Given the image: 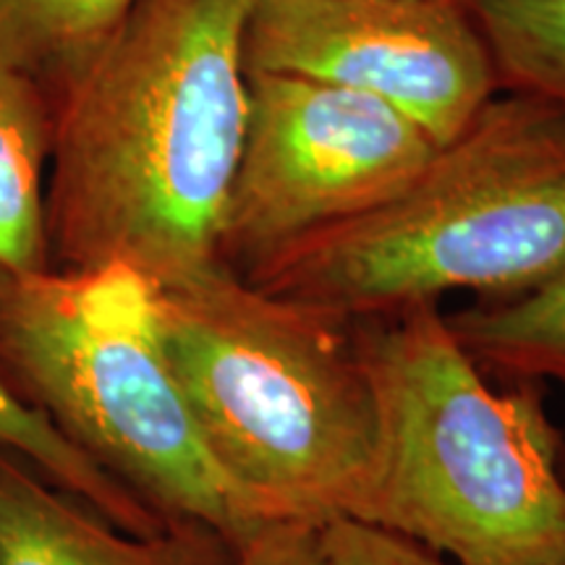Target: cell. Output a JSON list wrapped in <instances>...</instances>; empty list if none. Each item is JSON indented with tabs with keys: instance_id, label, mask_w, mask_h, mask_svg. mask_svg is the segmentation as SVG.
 <instances>
[{
	"instance_id": "obj_13",
	"label": "cell",
	"mask_w": 565,
	"mask_h": 565,
	"mask_svg": "<svg viewBox=\"0 0 565 565\" xmlns=\"http://www.w3.org/2000/svg\"><path fill=\"white\" fill-rule=\"evenodd\" d=\"M0 445L34 466L47 482L79 498L92 511H97L105 521L124 532L154 536L175 526L160 519L121 482L105 475L100 466L82 456L45 419L19 406L3 387H0Z\"/></svg>"
},
{
	"instance_id": "obj_9",
	"label": "cell",
	"mask_w": 565,
	"mask_h": 565,
	"mask_svg": "<svg viewBox=\"0 0 565 565\" xmlns=\"http://www.w3.org/2000/svg\"><path fill=\"white\" fill-rule=\"evenodd\" d=\"M53 139L51 89L32 76L0 68V275L51 267L45 196Z\"/></svg>"
},
{
	"instance_id": "obj_12",
	"label": "cell",
	"mask_w": 565,
	"mask_h": 565,
	"mask_svg": "<svg viewBox=\"0 0 565 565\" xmlns=\"http://www.w3.org/2000/svg\"><path fill=\"white\" fill-rule=\"evenodd\" d=\"M500 92L565 105V0H461Z\"/></svg>"
},
{
	"instance_id": "obj_10",
	"label": "cell",
	"mask_w": 565,
	"mask_h": 565,
	"mask_svg": "<svg viewBox=\"0 0 565 565\" xmlns=\"http://www.w3.org/2000/svg\"><path fill=\"white\" fill-rule=\"evenodd\" d=\"M445 317L492 377L565 387V267L524 296L479 301Z\"/></svg>"
},
{
	"instance_id": "obj_15",
	"label": "cell",
	"mask_w": 565,
	"mask_h": 565,
	"mask_svg": "<svg viewBox=\"0 0 565 565\" xmlns=\"http://www.w3.org/2000/svg\"><path fill=\"white\" fill-rule=\"evenodd\" d=\"M233 565H324L320 526L265 524L238 542Z\"/></svg>"
},
{
	"instance_id": "obj_2",
	"label": "cell",
	"mask_w": 565,
	"mask_h": 565,
	"mask_svg": "<svg viewBox=\"0 0 565 565\" xmlns=\"http://www.w3.org/2000/svg\"><path fill=\"white\" fill-rule=\"evenodd\" d=\"M565 267V105L498 92L380 207L280 246L244 280L345 322L440 303L505 301Z\"/></svg>"
},
{
	"instance_id": "obj_14",
	"label": "cell",
	"mask_w": 565,
	"mask_h": 565,
	"mask_svg": "<svg viewBox=\"0 0 565 565\" xmlns=\"http://www.w3.org/2000/svg\"><path fill=\"white\" fill-rule=\"evenodd\" d=\"M324 565H450L419 542L359 519H333L320 526Z\"/></svg>"
},
{
	"instance_id": "obj_3",
	"label": "cell",
	"mask_w": 565,
	"mask_h": 565,
	"mask_svg": "<svg viewBox=\"0 0 565 565\" xmlns=\"http://www.w3.org/2000/svg\"><path fill=\"white\" fill-rule=\"evenodd\" d=\"M377 463L359 521L450 565L565 561V440L540 383L494 387L440 303L351 322Z\"/></svg>"
},
{
	"instance_id": "obj_11",
	"label": "cell",
	"mask_w": 565,
	"mask_h": 565,
	"mask_svg": "<svg viewBox=\"0 0 565 565\" xmlns=\"http://www.w3.org/2000/svg\"><path fill=\"white\" fill-rule=\"evenodd\" d=\"M137 0H0V68L55 95L129 17Z\"/></svg>"
},
{
	"instance_id": "obj_1",
	"label": "cell",
	"mask_w": 565,
	"mask_h": 565,
	"mask_svg": "<svg viewBox=\"0 0 565 565\" xmlns=\"http://www.w3.org/2000/svg\"><path fill=\"white\" fill-rule=\"evenodd\" d=\"M252 0H137L55 92L53 270L129 265L158 288L223 267L242 158Z\"/></svg>"
},
{
	"instance_id": "obj_4",
	"label": "cell",
	"mask_w": 565,
	"mask_h": 565,
	"mask_svg": "<svg viewBox=\"0 0 565 565\" xmlns=\"http://www.w3.org/2000/svg\"><path fill=\"white\" fill-rule=\"evenodd\" d=\"M158 317L202 440L259 524L362 515L377 412L351 322L228 267L158 288Z\"/></svg>"
},
{
	"instance_id": "obj_16",
	"label": "cell",
	"mask_w": 565,
	"mask_h": 565,
	"mask_svg": "<svg viewBox=\"0 0 565 565\" xmlns=\"http://www.w3.org/2000/svg\"><path fill=\"white\" fill-rule=\"evenodd\" d=\"M561 469H563V477H565V448H563V461H561Z\"/></svg>"
},
{
	"instance_id": "obj_5",
	"label": "cell",
	"mask_w": 565,
	"mask_h": 565,
	"mask_svg": "<svg viewBox=\"0 0 565 565\" xmlns=\"http://www.w3.org/2000/svg\"><path fill=\"white\" fill-rule=\"evenodd\" d=\"M0 387L168 524L238 547L259 521L210 456L129 265L0 275Z\"/></svg>"
},
{
	"instance_id": "obj_6",
	"label": "cell",
	"mask_w": 565,
	"mask_h": 565,
	"mask_svg": "<svg viewBox=\"0 0 565 565\" xmlns=\"http://www.w3.org/2000/svg\"><path fill=\"white\" fill-rule=\"evenodd\" d=\"M246 82V131L221 238V263L236 275L393 200L437 150L412 118L359 92L282 74Z\"/></svg>"
},
{
	"instance_id": "obj_7",
	"label": "cell",
	"mask_w": 565,
	"mask_h": 565,
	"mask_svg": "<svg viewBox=\"0 0 565 565\" xmlns=\"http://www.w3.org/2000/svg\"><path fill=\"white\" fill-rule=\"evenodd\" d=\"M246 74L303 76L391 105L435 145L500 92L461 0H252Z\"/></svg>"
},
{
	"instance_id": "obj_17",
	"label": "cell",
	"mask_w": 565,
	"mask_h": 565,
	"mask_svg": "<svg viewBox=\"0 0 565 565\" xmlns=\"http://www.w3.org/2000/svg\"><path fill=\"white\" fill-rule=\"evenodd\" d=\"M557 565H565V561H563V563H557Z\"/></svg>"
},
{
	"instance_id": "obj_8",
	"label": "cell",
	"mask_w": 565,
	"mask_h": 565,
	"mask_svg": "<svg viewBox=\"0 0 565 565\" xmlns=\"http://www.w3.org/2000/svg\"><path fill=\"white\" fill-rule=\"evenodd\" d=\"M215 529L175 524L154 536L113 526L0 445V565H233Z\"/></svg>"
}]
</instances>
